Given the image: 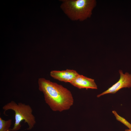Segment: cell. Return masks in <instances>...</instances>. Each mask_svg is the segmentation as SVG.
Returning <instances> with one entry per match:
<instances>
[{
	"mask_svg": "<svg viewBox=\"0 0 131 131\" xmlns=\"http://www.w3.org/2000/svg\"><path fill=\"white\" fill-rule=\"evenodd\" d=\"M60 8L72 20L83 21L90 17L96 4L95 0H62Z\"/></svg>",
	"mask_w": 131,
	"mask_h": 131,
	"instance_id": "2",
	"label": "cell"
},
{
	"mask_svg": "<svg viewBox=\"0 0 131 131\" xmlns=\"http://www.w3.org/2000/svg\"><path fill=\"white\" fill-rule=\"evenodd\" d=\"M125 131H131V129H128L125 130Z\"/></svg>",
	"mask_w": 131,
	"mask_h": 131,
	"instance_id": "9",
	"label": "cell"
},
{
	"mask_svg": "<svg viewBox=\"0 0 131 131\" xmlns=\"http://www.w3.org/2000/svg\"><path fill=\"white\" fill-rule=\"evenodd\" d=\"M38 83L46 103L53 111L68 110L73 105L74 100L71 92L62 85L43 78H39Z\"/></svg>",
	"mask_w": 131,
	"mask_h": 131,
	"instance_id": "1",
	"label": "cell"
},
{
	"mask_svg": "<svg viewBox=\"0 0 131 131\" xmlns=\"http://www.w3.org/2000/svg\"><path fill=\"white\" fill-rule=\"evenodd\" d=\"M112 113L116 117V119L120 122L129 129H131V124L128 122L124 118L119 115L117 112L115 110L112 111Z\"/></svg>",
	"mask_w": 131,
	"mask_h": 131,
	"instance_id": "8",
	"label": "cell"
},
{
	"mask_svg": "<svg viewBox=\"0 0 131 131\" xmlns=\"http://www.w3.org/2000/svg\"><path fill=\"white\" fill-rule=\"evenodd\" d=\"M12 123V119L5 120L0 117V131H12L10 128Z\"/></svg>",
	"mask_w": 131,
	"mask_h": 131,
	"instance_id": "7",
	"label": "cell"
},
{
	"mask_svg": "<svg viewBox=\"0 0 131 131\" xmlns=\"http://www.w3.org/2000/svg\"><path fill=\"white\" fill-rule=\"evenodd\" d=\"M119 72L120 74V78L119 81L107 90L98 95L97 97L107 94L115 93L123 88L131 87V74L128 72L124 74L123 71L120 70Z\"/></svg>",
	"mask_w": 131,
	"mask_h": 131,
	"instance_id": "4",
	"label": "cell"
},
{
	"mask_svg": "<svg viewBox=\"0 0 131 131\" xmlns=\"http://www.w3.org/2000/svg\"><path fill=\"white\" fill-rule=\"evenodd\" d=\"M79 89H97V86L94 79L79 74L70 83Z\"/></svg>",
	"mask_w": 131,
	"mask_h": 131,
	"instance_id": "6",
	"label": "cell"
},
{
	"mask_svg": "<svg viewBox=\"0 0 131 131\" xmlns=\"http://www.w3.org/2000/svg\"><path fill=\"white\" fill-rule=\"evenodd\" d=\"M79 74L75 70L67 69L62 71L53 70L50 73L51 76L59 81L70 83Z\"/></svg>",
	"mask_w": 131,
	"mask_h": 131,
	"instance_id": "5",
	"label": "cell"
},
{
	"mask_svg": "<svg viewBox=\"0 0 131 131\" xmlns=\"http://www.w3.org/2000/svg\"><path fill=\"white\" fill-rule=\"evenodd\" d=\"M4 110V113L8 110L13 111L15 113V123L12 131H17L21 128V122L24 121L26 123L28 127L27 130H31L34 127L36 123L35 118L33 114V110L29 105L21 102L16 103L13 101L5 105L2 107Z\"/></svg>",
	"mask_w": 131,
	"mask_h": 131,
	"instance_id": "3",
	"label": "cell"
}]
</instances>
